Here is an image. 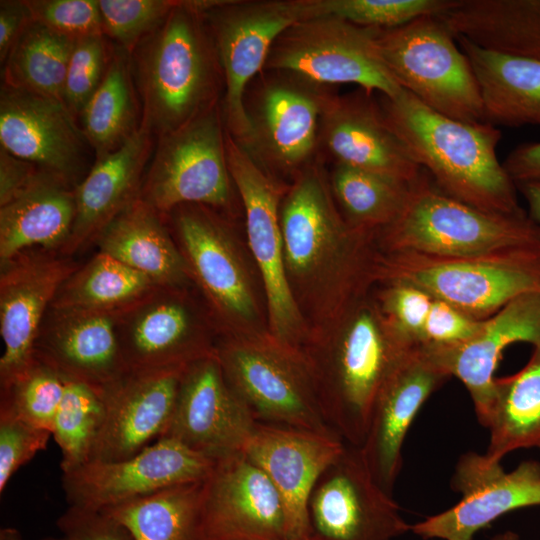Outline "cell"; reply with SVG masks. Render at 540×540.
Listing matches in <instances>:
<instances>
[{
    "label": "cell",
    "mask_w": 540,
    "mask_h": 540,
    "mask_svg": "<svg viewBox=\"0 0 540 540\" xmlns=\"http://www.w3.org/2000/svg\"><path fill=\"white\" fill-rule=\"evenodd\" d=\"M280 226L287 281L309 327L310 344L331 330L351 306L361 265L360 244L368 234L343 217L321 157L288 183L280 204Z\"/></svg>",
    "instance_id": "1"
},
{
    "label": "cell",
    "mask_w": 540,
    "mask_h": 540,
    "mask_svg": "<svg viewBox=\"0 0 540 540\" xmlns=\"http://www.w3.org/2000/svg\"><path fill=\"white\" fill-rule=\"evenodd\" d=\"M379 104L389 127L442 192L491 213L524 212L516 184L497 157L496 126L447 117L405 89L393 98L382 96Z\"/></svg>",
    "instance_id": "2"
},
{
    "label": "cell",
    "mask_w": 540,
    "mask_h": 540,
    "mask_svg": "<svg viewBox=\"0 0 540 540\" xmlns=\"http://www.w3.org/2000/svg\"><path fill=\"white\" fill-rule=\"evenodd\" d=\"M205 0L178 1L130 54L141 127L157 137L221 102L223 75Z\"/></svg>",
    "instance_id": "3"
},
{
    "label": "cell",
    "mask_w": 540,
    "mask_h": 540,
    "mask_svg": "<svg viewBox=\"0 0 540 540\" xmlns=\"http://www.w3.org/2000/svg\"><path fill=\"white\" fill-rule=\"evenodd\" d=\"M164 217L219 336L269 332L261 279L231 216L184 204Z\"/></svg>",
    "instance_id": "4"
},
{
    "label": "cell",
    "mask_w": 540,
    "mask_h": 540,
    "mask_svg": "<svg viewBox=\"0 0 540 540\" xmlns=\"http://www.w3.org/2000/svg\"><path fill=\"white\" fill-rule=\"evenodd\" d=\"M410 347L392 337L377 310L350 306L331 330L303 349L324 415L345 443L363 445L376 395Z\"/></svg>",
    "instance_id": "5"
},
{
    "label": "cell",
    "mask_w": 540,
    "mask_h": 540,
    "mask_svg": "<svg viewBox=\"0 0 540 540\" xmlns=\"http://www.w3.org/2000/svg\"><path fill=\"white\" fill-rule=\"evenodd\" d=\"M422 172L397 217L380 230L389 253L477 257L540 244V225L527 213L478 209L445 194Z\"/></svg>",
    "instance_id": "6"
},
{
    "label": "cell",
    "mask_w": 540,
    "mask_h": 540,
    "mask_svg": "<svg viewBox=\"0 0 540 540\" xmlns=\"http://www.w3.org/2000/svg\"><path fill=\"white\" fill-rule=\"evenodd\" d=\"M370 276L416 287L483 320L522 295L540 293V244L477 257L388 253L375 259Z\"/></svg>",
    "instance_id": "7"
},
{
    "label": "cell",
    "mask_w": 540,
    "mask_h": 540,
    "mask_svg": "<svg viewBox=\"0 0 540 540\" xmlns=\"http://www.w3.org/2000/svg\"><path fill=\"white\" fill-rule=\"evenodd\" d=\"M335 87L282 70H263L248 85L246 137L237 141L267 173L284 182L321 157V122Z\"/></svg>",
    "instance_id": "8"
},
{
    "label": "cell",
    "mask_w": 540,
    "mask_h": 540,
    "mask_svg": "<svg viewBox=\"0 0 540 540\" xmlns=\"http://www.w3.org/2000/svg\"><path fill=\"white\" fill-rule=\"evenodd\" d=\"M215 354L227 382L257 422L335 432L324 415L316 379L302 349L267 332L219 337Z\"/></svg>",
    "instance_id": "9"
},
{
    "label": "cell",
    "mask_w": 540,
    "mask_h": 540,
    "mask_svg": "<svg viewBox=\"0 0 540 540\" xmlns=\"http://www.w3.org/2000/svg\"><path fill=\"white\" fill-rule=\"evenodd\" d=\"M455 41L438 15L378 29L376 34L382 60L403 89L447 117L485 122L478 82Z\"/></svg>",
    "instance_id": "10"
},
{
    "label": "cell",
    "mask_w": 540,
    "mask_h": 540,
    "mask_svg": "<svg viewBox=\"0 0 540 540\" xmlns=\"http://www.w3.org/2000/svg\"><path fill=\"white\" fill-rule=\"evenodd\" d=\"M140 199L163 216L184 204L235 215L240 201L227 162L221 102L158 137Z\"/></svg>",
    "instance_id": "11"
},
{
    "label": "cell",
    "mask_w": 540,
    "mask_h": 540,
    "mask_svg": "<svg viewBox=\"0 0 540 540\" xmlns=\"http://www.w3.org/2000/svg\"><path fill=\"white\" fill-rule=\"evenodd\" d=\"M226 155L244 212L246 245L263 286L268 331L303 349L311 334L287 281L280 226V204L288 183L263 170L227 129Z\"/></svg>",
    "instance_id": "12"
},
{
    "label": "cell",
    "mask_w": 540,
    "mask_h": 540,
    "mask_svg": "<svg viewBox=\"0 0 540 540\" xmlns=\"http://www.w3.org/2000/svg\"><path fill=\"white\" fill-rule=\"evenodd\" d=\"M377 30L332 15L307 18L278 36L264 69L292 72L330 87L355 84L369 94L393 98L403 88L382 60Z\"/></svg>",
    "instance_id": "13"
},
{
    "label": "cell",
    "mask_w": 540,
    "mask_h": 540,
    "mask_svg": "<svg viewBox=\"0 0 540 540\" xmlns=\"http://www.w3.org/2000/svg\"><path fill=\"white\" fill-rule=\"evenodd\" d=\"M204 15L223 75L225 126L241 141L249 131L244 109L248 85L263 71L278 36L316 16L314 0H219Z\"/></svg>",
    "instance_id": "14"
},
{
    "label": "cell",
    "mask_w": 540,
    "mask_h": 540,
    "mask_svg": "<svg viewBox=\"0 0 540 540\" xmlns=\"http://www.w3.org/2000/svg\"><path fill=\"white\" fill-rule=\"evenodd\" d=\"M192 287H156L118 315L117 333L128 371L183 367L212 356L218 330Z\"/></svg>",
    "instance_id": "15"
},
{
    "label": "cell",
    "mask_w": 540,
    "mask_h": 540,
    "mask_svg": "<svg viewBox=\"0 0 540 540\" xmlns=\"http://www.w3.org/2000/svg\"><path fill=\"white\" fill-rule=\"evenodd\" d=\"M306 511L307 540H396L411 531L360 447L349 444L315 483Z\"/></svg>",
    "instance_id": "16"
},
{
    "label": "cell",
    "mask_w": 540,
    "mask_h": 540,
    "mask_svg": "<svg viewBox=\"0 0 540 540\" xmlns=\"http://www.w3.org/2000/svg\"><path fill=\"white\" fill-rule=\"evenodd\" d=\"M216 460L162 437L118 461H88L62 472L68 506L104 511L154 492L204 482Z\"/></svg>",
    "instance_id": "17"
},
{
    "label": "cell",
    "mask_w": 540,
    "mask_h": 540,
    "mask_svg": "<svg viewBox=\"0 0 540 540\" xmlns=\"http://www.w3.org/2000/svg\"><path fill=\"white\" fill-rule=\"evenodd\" d=\"M461 499L452 507L411 525L424 540H473L503 515L540 506V462L527 460L512 471L473 451L458 459L451 478Z\"/></svg>",
    "instance_id": "18"
},
{
    "label": "cell",
    "mask_w": 540,
    "mask_h": 540,
    "mask_svg": "<svg viewBox=\"0 0 540 540\" xmlns=\"http://www.w3.org/2000/svg\"><path fill=\"white\" fill-rule=\"evenodd\" d=\"M204 540H290L278 489L242 451L216 461L203 482Z\"/></svg>",
    "instance_id": "19"
},
{
    "label": "cell",
    "mask_w": 540,
    "mask_h": 540,
    "mask_svg": "<svg viewBox=\"0 0 540 540\" xmlns=\"http://www.w3.org/2000/svg\"><path fill=\"white\" fill-rule=\"evenodd\" d=\"M58 251L35 249L4 265L0 274V387L36 359L35 343L59 288L80 267Z\"/></svg>",
    "instance_id": "20"
},
{
    "label": "cell",
    "mask_w": 540,
    "mask_h": 540,
    "mask_svg": "<svg viewBox=\"0 0 540 540\" xmlns=\"http://www.w3.org/2000/svg\"><path fill=\"white\" fill-rule=\"evenodd\" d=\"M0 143L14 156L54 173L71 185L84 178L88 146L63 101L1 84Z\"/></svg>",
    "instance_id": "21"
},
{
    "label": "cell",
    "mask_w": 540,
    "mask_h": 540,
    "mask_svg": "<svg viewBox=\"0 0 540 540\" xmlns=\"http://www.w3.org/2000/svg\"><path fill=\"white\" fill-rule=\"evenodd\" d=\"M256 423L227 382L214 354L186 367L171 421L162 437L217 461L241 452Z\"/></svg>",
    "instance_id": "22"
},
{
    "label": "cell",
    "mask_w": 540,
    "mask_h": 540,
    "mask_svg": "<svg viewBox=\"0 0 540 540\" xmlns=\"http://www.w3.org/2000/svg\"><path fill=\"white\" fill-rule=\"evenodd\" d=\"M517 342L540 344V293L511 301L467 340L418 346L441 373L465 385L478 422L485 427L495 393V370L504 349Z\"/></svg>",
    "instance_id": "23"
},
{
    "label": "cell",
    "mask_w": 540,
    "mask_h": 540,
    "mask_svg": "<svg viewBox=\"0 0 540 540\" xmlns=\"http://www.w3.org/2000/svg\"><path fill=\"white\" fill-rule=\"evenodd\" d=\"M347 443L336 432L257 422L242 452L269 477L287 510L290 540H307V501Z\"/></svg>",
    "instance_id": "24"
},
{
    "label": "cell",
    "mask_w": 540,
    "mask_h": 540,
    "mask_svg": "<svg viewBox=\"0 0 540 540\" xmlns=\"http://www.w3.org/2000/svg\"><path fill=\"white\" fill-rule=\"evenodd\" d=\"M186 367L128 371L107 388L105 419L89 461L126 459L160 439Z\"/></svg>",
    "instance_id": "25"
},
{
    "label": "cell",
    "mask_w": 540,
    "mask_h": 540,
    "mask_svg": "<svg viewBox=\"0 0 540 540\" xmlns=\"http://www.w3.org/2000/svg\"><path fill=\"white\" fill-rule=\"evenodd\" d=\"M446 378L414 345L402 354L376 395L360 449L375 481L389 494L401 471L408 430L425 401Z\"/></svg>",
    "instance_id": "26"
},
{
    "label": "cell",
    "mask_w": 540,
    "mask_h": 540,
    "mask_svg": "<svg viewBox=\"0 0 540 540\" xmlns=\"http://www.w3.org/2000/svg\"><path fill=\"white\" fill-rule=\"evenodd\" d=\"M320 140L336 164L407 183L423 169L389 127L373 94L362 89L334 95L322 116Z\"/></svg>",
    "instance_id": "27"
},
{
    "label": "cell",
    "mask_w": 540,
    "mask_h": 540,
    "mask_svg": "<svg viewBox=\"0 0 540 540\" xmlns=\"http://www.w3.org/2000/svg\"><path fill=\"white\" fill-rule=\"evenodd\" d=\"M118 315L50 306L36 339L35 357L103 393L128 372L119 345Z\"/></svg>",
    "instance_id": "28"
},
{
    "label": "cell",
    "mask_w": 540,
    "mask_h": 540,
    "mask_svg": "<svg viewBox=\"0 0 540 540\" xmlns=\"http://www.w3.org/2000/svg\"><path fill=\"white\" fill-rule=\"evenodd\" d=\"M152 134L143 127L119 149L95 158L76 185V214L69 238L59 253L72 257L96 238L127 206L140 198L152 152Z\"/></svg>",
    "instance_id": "29"
},
{
    "label": "cell",
    "mask_w": 540,
    "mask_h": 540,
    "mask_svg": "<svg viewBox=\"0 0 540 540\" xmlns=\"http://www.w3.org/2000/svg\"><path fill=\"white\" fill-rule=\"evenodd\" d=\"M74 189L39 168L22 191L0 206V266L30 250L59 252L75 220Z\"/></svg>",
    "instance_id": "30"
},
{
    "label": "cell",
    "mask_w": 540,
    "mask_h": 540,
    "mask_svg": "<svg viewBox=\"0 0 540 540\" xmlns=\"http://www.w3.org/2000/svg\"><path fill=\"white\" fill-rule=\"evenodd\" d=\"M95 244L157 286L194 287L165 217L140 198L103 228Z\"/></svg>",
    "instance_id": "31"
},
{
    "label": "cell",
    "mask_w": 540,
    "mask_h": 540,
    "mask_svg": "<svg viewBox=\"0 0 540 540\" xmlns=\"http://www.w3.org/2000/svg\"><path fill=\"white\" fill-rule=\"evenodd\" d=\"M479 85L484 121L540 127V60L482 48L455 36Z\"/></svg>",
    "instance_id": "32"
},
{
    "label": "cell",
    "mask_w": 540,
    "mask_h": 540,
    "mask_svg": "<svg viewBox=\"0 0 540 540\" xmlns=\"http://www.w3.org/2000/svg\"><path fill=\"white\" fill-rule=\"evenodd\" d=\"M441 18L482 48L540 60V0H457Z\"/></svg>",
    "instance_id": "33"
},
{
    "label": "cell",
    "mask_w": 540,
    "mask_h": 540,
    "mask_svg": "<svg viewBox=\"0 0 540 540\" xmlns=\"http://www.w3.org/2000/svg\"><path fill=\"white\" fill-rule=\"evenodd\" d=\"M485 427L489 443L484 455L501 462L518 449H540V344L517 373L496 378Z\"/></svg>",
    "instance_id": "34"
},
{
    "label": "cell",
    "mask_w": 540,
    "mask_h": 540,
    "mask_svg": "<svg viewBox=\"0 0 540 540\" xmlns=\"http://www.w3.org/2000/svg\"><path fill=\"white\" fill-rule=\"evenodd\" d=\"M139 106L130 55L117 47L101 84L80 115L96 158L119 149L140 129Z\"/></svg>",
    "instance_id": "35"
},
{
    "label": "cell",
    "mask_w": 540,
    "mask_h": 540,
    "mask_svg": "<svg viewBox=\"0 0 540 540\" xmlns=\"http://www.w3.org/2000/svg\"><path fill=\"white\" fill-rule=\"evenodd\" d=\"M156 287L148 276L98 251L64 281L51 307L120 313Z\"/></svg>",
    "instance_id": "36"
},
{
    "label": "cell",
    "mask_w": 540,
    "mask_h": 540,
    "mask_svg": "<svg viewBox=\"0 0 540 540\" xmlns=\"http://www.w3.org/2000/svg\"><path fill=\"white\" fill-rule=\"evenodd\" d=\"M202 486L169 487L103 512L124 525L133 540H204Z\"/></svg>",
    "instance_id": "37"
},
{
    "label": "cell",
    "mask_w": 540,
    "mask_h": 540,
    "mask_svg": "<svg viewBox=\"0 0 540 540\" xmlns=\"http://www.w3.org/2000/svg\"><path fill=\"white\" fill-rule=\"evenodd\" d=\"M75 41L32 20L2 65V83L64 102V84Z\"/></svg>",
    "instance_id": "38"
},
{
    "label": "cell",
    "mask_w": 540,
    "mask_h": 540,
    "mask_svg": "<svg viewBox=\"0 0 540 540\" xmlns=\"http://www.w3.org/2000/svg\"><path fill=\"white\" fill-rule=\"evenodd\" d=\"M329 181L345 220L354 229L366 234L382 230L397 217L411 185L336 163L329 173Z\"/></svg>",
    "instance_id": "39"
},
{
    "label": "cell",
    "mask_w": 540,
    "mask_h": 540,
    "mask_svg": "<svg viewBox=\"0 0 540 540\" xmlns=\"http://www.w3.org/2000/svg\"><path fill=\"white\" fill-rule=\"evenodd\" d=\"M104 419L103 394L85 383L68 378L52 429L62 454V472L90 460Z\"/></svg>",
    "instance_id": "40"
},
{
    "label": "cell",
    "mask_w": 540,
    "mask_h": 540,
    "mask_svg": "<svg viewBox=\"0 0 540 540\" xmlns=\"http://www.w3.org/2000/svg\"><path fill=\"white\" fill-rule=\"evenodd\" d=\"M67 379L54 367L36 358L24 372L0 387V412L52 433Z\"/></svg>",
    "instance_id": "41"
},
{
    "label": "cell",
    "mask_w": 540,
    "mask_h": 540,
    "mask_svg": "<svg viewBox=\"0 0 540 540\" xmlns=\"http://www.w3.org/2000/svg\"><path fill=\"white\" fill-rule=\"evenodd\" d=\"M456 0H315L316 16L332 15L361 27L390 29L441 15Z\"/></svg>",
    "instance_id": "42"
},
{
    "label": "cell",
    "mask_w": 540,
    "mask_h": 540,
    "mask_svg": "<svg viewBox=\"0 0 540 540\" xmlns=\"http://www.w3.org/2000/svg\"><path fill=\"white\" fill-rule=\"evenodd\" d=\"M104 34L129 55L177 5L174 0H98Z\"/></svg>",
    "instance_id": "43"
},
{
    "label": "cell",
    "mask_w": 540,
    "mask_h": 540,
    "mask_svg": "<svg viewBox=\"0 0 540 540\" xmlns=\"http://www.w3.org/2000/svg\"><path fill=\"white\" fill-rule=\"evenodd\" d=\"M108 63L104 35L75 41L64 84V103L75 118L98 89Z\"/></svg>",
    "instance_id": "44"
},
{
    "label": "cell",
    "mask_w": 540,
    "mask_h": 540,
    "mask_svg": "<svg viewBox=\"0 0 540 540\" xmlns=\"http://www.w3.org/2000/svg\"><path fill=\"white\" fill-rule=\"evenodd\" d=\"M387 285L378 311L385 327L403 345L420 344L433 299L410 285Z\"/></svg>",
    "instance_id": "45"
},
{
    "label": "cell",
    "mask_w": 540,
    "mask_h": 540,
    "mask_svg": "<svg viewBox=\"0 0 540 540\" xmlns=\"http://www.w3.org/2000/svg\"><path fill=\"white\" fill-rule=\"evenodd\" d=\"M33 20L78 40L104 35L98 0H26Z\"/></svg>",
    "instance_id": "46"
},
{
    "label": "cell",
    "mask_w": 540,
    "mask_h": 540,
    "mask_svg": "<svg viewBox=\"0 0 540 540\" xmlns=\"http://www.w3.org/2000/svg\"><path fill=\"white\" fill-rule=\"evenodd\" d=\"M52 433L0 412V492L24 464L47 446Z\"/></svg>",
    "instance_id": "47"
},
{
    "label": "cell",
    "mask_w": 540,
    "mask_h": 540,
    "mask_svg": "<svg viewBox=\"0 0 540 540\" xmlns=\"http://www.w3.org/2000/svg\"><path fill=\"white\" fill-rule=\"evenodd\" d=\"M57 526L64 540H133L124 525L103 511L68 506Z\"/></svg>",
    "instance_id": "48"
},
{
    "label": "cell",
    "mask_w": 540,
    "mask_h": 540,
    "mask_svg": "<svg viewBox=\"0 0 540 540\" xmlns=\"http://www.w3.org/2000/svg\"><path fill=\"white\" fill-rule=\"evenodd\" d=\"M484 320L473 319L451 305L434 300L431 304L420 344H454L472 337Z\"/></svg>",
    "instance_id": "49"
},
{
    "label": "cell",
    "mask_w": 540,
    "mask_h": 540,
    "mask_svg": "<svg viewBox=\"0 0 540 540\" xmlns=\"http://www.w3.org/2000/svg\"><path fill=\"white\" fill-rule=\"evenodd\" d=\"M38 169L36 165L0 147V206L8 203L22 191Z\"/></svg>",
    "instance_id": "50"
},
{
    "label": "cell",
    "mask_w": 540,
    "mask_h": 540,
    "mask_svg": "<svg viewBox=\"0 0 540 540\" xmlns=\"http://www.w3.org/2000/svg\"><path fill=\"white\" fill-rule=\"evenodd\" d=\"M32 20L26 0L0 1V62L2 65L22 31Z\"/></svg>",
    "instance_id": "51"
},
{
    "label": "cell",
    "mask_w": 540,
    "mask_h": 540,
    "mask_svg": "<svg viewBox=\"0 0 540 540\" xmlns=\"http://www.w3.org/2000/svg\"><path fill=\"white\" fill-rule=\"evenodd\" d=\"M503 165L515 184L540 181V141L519 145Z\"/></svg>",
    "instance_id": "52"
},
{
    "label": "cell",
    "mask_w": 540,
    "mask_h": 540,
    "mask_svg": "<svg viewBox=\"0 0 540 540\" xmlns=\"http://www.w3.org/2000/svg\"><path fill=\"white\" fill-rule=\"evenodd\" d=\"M528 205L529 217L540 225V181L516 184Z\"/></svg>",
    "instance_id": "53"
},
{
    "label": "cell",
    "mask_w": 540,
    "mask_h": 540,
    "mask_svg": "<svg viewBox=\"0 0 540 540\" xmlns=\"http://www.w3.org/2000/svg\"><path fill=\"white\" fill-rule=\"evenodd\" d=\"M0 540H25L21 533L12 527H5L0 530ZM43 540H64L63 538H47Z\"/></svg>",
    "instance_id": "54"
},
{
    "label": "cell",
    "mask_w": 540,
    "mask_h": 540,
    "mask_svg": "<svg viewBox=\"0 0 540 540\" xmlns=\"http://www.w3.org/2000/svg\"><path fill=\"white\" fill-rule=\"evenodd\" d=\"M490 540H520V536L512 530H506L493 535Z\"/></svg>",
    "instance_id": "55"
}]
</instances>
